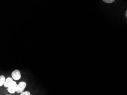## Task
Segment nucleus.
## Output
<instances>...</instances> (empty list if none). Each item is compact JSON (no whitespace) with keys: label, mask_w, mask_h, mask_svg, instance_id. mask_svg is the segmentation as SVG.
Listing matches in <instances>:
<instances>
[{"label":"nucleus","mask_w":127,"mask_h":95,"mask_svg":"<svg viewBox=\"0 0 127 95\" xmlns=\"http://www.w3.org/2000/svg\"><path fill=\"white\" fill-rule=\"evenodd\" d=\"M103 2L108 3H112L115 1V0H103Z\"/></svg>","instance_id":"423d86ee"},{"label":"nucleus","mask_w":127,"mask_h":95,"mask_svg":"<svg viewBox=\"0 0 127 95\" xmlns=\"http://www.w3.org/2000/svg\"><path fill=\"white\" fill-rule=\"evenodd\" d=\"M13 82V79L11 77H8L6 78L5 81V83L4 84V87L5 88H8L9 86L11 85Z\"/></svg>","instance_id":"20e7f679"},{"label":"nucleus","mask_w":127,"mask_h":95,"mask_svg":"<svg viewBox=\"0 0 127 95\" xmlns=\"http://www.w3.org/2000/svg\"><path fill=\"white\" fill-rule=\"evenodd\" d=\"M18 85L16 84V82L15 81H13L12 83L11 84L10 86L8 88H7L8 91L10 93L13 94L16 92V89H17Z\"/></svg>","instance_id":"7ed1b4c3"},{"label":"nucleus","mask_w":127,"mask_h":95,"mask_svg":"<svg viewBox=\"0 0 127 95\" xmlns=\"http://www.w3.org/2000/svg\"><path fill=\"white\" fill-rule=\"evenodd\" d=\"M20 95H31L30 93L28 91L23 92L21 93Z\"/></svg>","instance_id":"0eeeda50"},{"label":"nucleus","mask_w":127,"mask_h":95,"mask_svg":"<svg viewBox=\"0 0 127 95\" xmlns=\"http://www.w3.org/2000/svg\"><path fill=\"white\" fill-rule=\"evenodd\" d=\"M26 86V83L24 81H21L19 83L18 85L17 89H16V92L17 93H22L25 90Z\"/></svg>","instance_id":"f257e3e1"},{"label":"nucleus","mask_w":127,"mask_h":95,"mask_svg":"<svg viewBox=\"0 0 127 95\" xmlns=\"http://www.w3.org/2000/svg\"></svg>","instance_id":"1a4fd4ad"},{"label":"nucleus","mask_w":127,"mask_h":95,"mask_svg":"<svg viewBox=\"0 0 127 95\" xmlns=\"http://www.w3.org/2000/svg\"><path fill=\"white\" fill-rule=\"evenodd\" d=\"M5 78L3 75H1L0 76V86H2L4 85L5 81Z\"/></svg>","instance_id":"39448f33"},{"label":"nucleus","mask_w":127,"mask_h":95,"mask_svg":"<svg viewBox=\"0 0 127 95\" xmlns=\"http://www.w3.org/2000/svg\"><path fill=\"white\" fill-rule=\"evenodd\" d=\"M126 17L127 18V10L126 11Z\"/></svg>","instance_id":"6e6552de"},{"label":"nucleus","mask_w":127,"mask_h":95,"mask_svg":"<svg viewBox=\"0 0 127 95\" xmlns=\"http://www.w3.org/2000/svg\"><path fill=\"white\" fill-rule=\"evenodd\" d=\"M11 75L13 79L15 80H18L21 78L20 72L18 70H15L13 71L11 73Z\"/></svg>","instance_id":"f03ea898"}]
</instances>
